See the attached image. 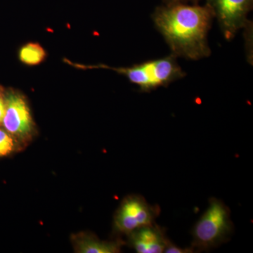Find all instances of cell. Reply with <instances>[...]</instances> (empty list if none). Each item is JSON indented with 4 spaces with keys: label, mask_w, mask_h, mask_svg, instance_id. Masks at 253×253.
I'll list each match as a JSON object with an SVG mask.
<instances>
[{
    "label": "cell",
    "mask_w": 253,
    "mask_h": 253,
    "mask_svg": "<svg viewBox=\"0 0 253 253\" xmlns=\"http://www.w3.org/2000/svg\"><path fill=\"white\" fill-rule=\"evenodd\" d=\"M214 18V11L207 3L163 4L157 6L152 14L155 26L170 48L172 54L192 61L211 55L208 35Z\"/></svg>",
    "instance_id": "1"
},
{
    "label": "cell",
    "mask_w": 253,
    "mask_h": 253,
    "mask_svg": "<svg viewBox=\"0 0 253 253\" xmlns=\"http://www.w3.org/2000/svg\"><path fill=\"white\" fill-rule=\"evenodd\" d=\"M233 232L230 210L220 200L212 198L193 229L191 247L195 252L209 251L227 242Z\"/></svg>",
    "instance_id": "2"
},
{
    "label": "cell",
    "mask_w": 253,
    "mask_h": 253,
    "mask_svg": "<svg viewBox=\"0 0 253 253\" xmlns=\"http://www.w3.org/2000/svg\"><path fill=\"white\" fill-rule=\"evenodd\" d=\"M99 67L113 70L126 76L131 83L139 86L142 92H150L158 88L168 86L186 76L178 64L176 56L172 54L166 57L134 65L131 67L111 68L106 66Z\"/></svg>",
    "instance_id": "3"
},
{
    "label": "cell",
    "mask_w": 253,
    "mask_h": 253,
    "mask_svg": "<svg viewBox=\"0 0 253 253\" xmlns=\"http://www.w3.org/2000/svg\"><path fill=\"white\" fill-rule=\"evenodd\" d=\"M161 208L149 204L143 196L126 198L118 210L115 219L116 229L120 232L130 234L133 231L155 224Z\"/></svg>",
    "instance_id": "4"
},
{
    "label": "cell",
    "mask_w": 253,
    "mask_h": 253,
    "mask_svg": "<svg viewBox=\"0 0 253 253\" xmlns=\"http://www.w3.org/2000/svg\"><path fill=\"white\" fill-rule=\"evenodd\" d=\"M214 11L223 36L227 41L236 36L249 22L253 0H206Z\"/></svg>",
    "instance_id": "5"
},
{
    "label": "cell",
    "mask_w": 253,
    "mask_h": 253,
    "mask_svg": "<svg viewBox=\"0 0 253 253\" xmlns=\"http://www.w3.org/2000/svg\"><path fill=\"white\" fill-rule=\"evenodd\" d=\"M3 124L14 135L25 137L33 129L30 109L24 97L16 92H9L5 100V114Z\"/></svg>",
    "instance_id": "6"
},
{
    "label": "cell",
    "mask_w": 253,
    "mask_h": 253,
    "mask_svg": "<svg viewBox=\"0 0 253 253\" xmlns=\"http://www.w3.org/2000/svg\"><path fill=\"white\" fill-rule=\"evenodd\" d=\"M129 234L131 245L139 253H164L169 242L166 230L156 223L139 228Z\"/></svg>",
    "instance_id": "7"
},
{
    "label": "cell",
    "mask_w": 253,
    "mask_h": 253,
    "mask_svg": "<svg viewBox=\"0 0 253 253\" xmlns=\"http://www.w3.org/2000/svg\"><path fill=\"white\" fill-rule=\"evenodd\" d=\"M121 243L105 242L93 238H86L79 243V251L83 253H116L121 251Z\"/></svg>",
    "instance_id": "8"
},
{
    "label": "cell",
    "mask_w": 253,
    "mask_h": 253,
    "mask_svg": "<svg viewBox=\"0 0 253 253\" xmlns=\"http://www.w3.org/2000/svg\"><path fill=\"white\" fill-rule=\"evenodd\" d=\"M45 57V51L37 43H28L20 49L19 59L25 64L35 66L42 62Z\"/></svg>",
    "instance_id": "9"
},
{
    "label": "cell",
    "mask_w": 253,
    "mask_h": 253,
    "mask_svg": "<svg viewBox=\"0 0 253 253\" xmlns=\"http://www.w3.org/2000/svg\"><path fill=\"white\" fill-rule=\"evenodd\" d=\"M243 29L244 30L245 46L248 61L253 64V23L250 21Z\"/></svg>",
    "instance_id": "10"
},
{
    "label": "cell",
    "mask_w": 253,
    "mask_h": 253,
    "mask_svg": "<svg viewBox=\"0 0 253 253\" xmlns=\"http://www.w3.org/2000/svg\"><path fill=\"white\" fill-rule=\"evenodd\" d=\"M14 147L12 138L7 133L0 129V156L9 154L14 150Z\"/></svg>",
    "instance_id": "11"
},
{
    "label": "cell",
    "mask_w": 253,
    "mask_h": 253,
    "mask_svg": "<svg viewBox=\"0 0 253 253\" xmlns=\"http://www.w3.org/2000/svg\"><path fill=\"white\" fill-rule=\"evenodd\" d=\"M164 253H195V251L191 247L189 248V249H181V248L178 247L177 246L172 244V243L169 241V244H168L167 247H166V250H165Z\"/></svg>",
    "instance_id": "12"
},
{
    "label": "cell",
    "mask_w": 253,
    "mask_h": 253,
    "mask_svg": "<svg viewBox=\"0 0 253 253\" xmlns=\"http://www.w3.org/2000/svg\"><path fill=\"white\" fill-rule=\"evenodd\" d=\"M164 4H199L202 0H162Z\"/></svg>",
    "instance_id": "13"
},
{
    "label": "cell",
    "mask_w": 253,
    "mask_h": 253,
    "mask_svg": "<svg viewBox=\"0 0 253 253\" xmlns=\"http://www.w3.org/2000/svg\"><path fill=\"white\" fill-rule=\"evenodd\" d=\"M5 114V102L0 95V125L3 123Z\"/></svg>",
    "instance_id": "14"
}]
</instances>
